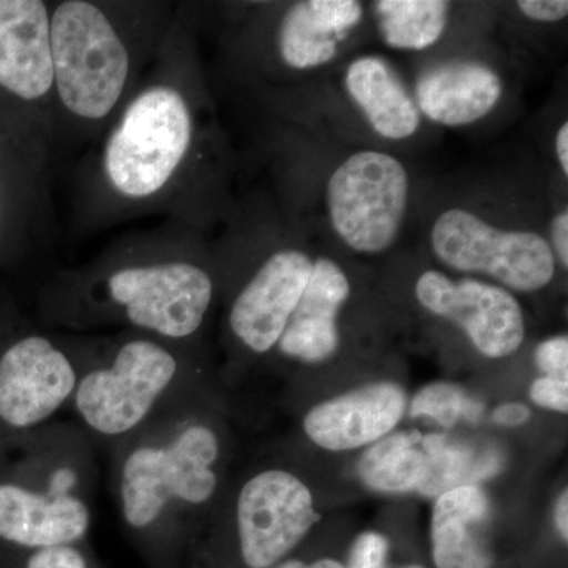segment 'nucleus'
Segmentation results:
<instances>
[{"mask_svg":"<svg viewBox=\"0 0 568 568\" xmlns=\"http://www.w3.org/2000/svg\"><path fill=\"white\" fill-rule=\"evenodd\" d=\"M196 28L178 14L155 62L70 181V234L145 216L211 234L233 212L234 156L220 125Z\"/></svg>","mask_w":568,"mask_h":568,"instance_id":"nucleus-1","label":"nucleus"},{"mask_svg":"<svg viewBox=\"0 0 568 568\" xmlns=\"http://www.w3.org/2000/svg\"><path fill=\"white\" fill-rule=\"evenodd\" d=\"M219 301L209 235L163 220L115 235L85 263L52 272L37 291L33 317L70 334L112 328L201 343Z\"/></svg>","mask_w":568,"mask_h":568,"instance_id":"nucleus-2","label":"nucleus"},{"mask_svg":"<svg viewBox=\"0 0 568 568\" xmlns=\"http://www.w3.org/2000/svg\"><path fill=\"white\" fill-rule=\"evenodd\" d=\"M211 395L182 405L110 452L119 518L148 568H181L222 503L227 439Z\"/></svg>","mask_w":568,"mask_h":568,"instance_id":"nucleus-3","label":"nucleus"},{"mask_svg":"<svg viewBox=\"0 0 568 568\" xmlns=\"http://www.w3.org/2000/svg\"><path fill=\"white\" fill-rule=\"evenodd\" d=\"M54 156L89 148L129 102L178 14L168 0H50Z\"/></svg>","mask_w":568,"mask_h":568,"instance_id":"nucleus-4","label":"nucleus"},{"mask_svg":"<svg viewBox=\"0 0 568 568\" xmlns=\"http://www.w3.org/2000/svg\"><path fill=\"white\" fill-rule=\"evenodd\" d=\"M201 343L142 332L88 334V355L69 406L95 448L111 452L155 418L209 394Z\"/></svg>","mask_w":568,"mask_h":568,"instance_id":"nucleus-5","label":"nucleus"},{"mask_svg":"<svg viewBox=\"0 0 568 568\" xmlns=\"http://www.w3.org/2000/svg\"><path fill=\"white\" fill-rule=\"evenodd\" d=\"M97 484V448L74 422L0 448V555L89 541Z\"/></svg>","mask_w":568,"mask_h":568,"instance_id":"nucleus-6","label":"nucleus"},{"mask_svg":"<svg viewBox=\"0 0 568 568\" xmlns=\"http://www.w3.org/2000/svg\"><path fill=\"white\" fill-rule=\"evenodd\" d=\"M213 242L224 336L242 358L274 354L313 271V256L272 201H235Z\"/></svg>","mask_w":568,"mask_h":568,"instance_id":"nucleus-7","label":"nucleus"},{"mask_svg":"<svg viewBox=\"0 0 568 568\" xmlns=\"http://www.w3.org/2000/svg\"><path fill=\"white\" fill-rule=\"evenodd\" d=\"M216 10L224 73L260 104L334 63L366 20L358 0L219 3Z\"/></svg>","mask_w":568,"mask_h":568,"instance_id":"nucleus-8","label":"nucleus"},{"mask_svg":"<svg viewBox=\"0 0 568 568\" xmlns=\"http://www.w3.org/2000/svg\"><path fill=\"white\" fill-rule=\"evenodd\" d=\"M88 334L52 331L0 286V448L69 410Z\"/></svg>","mask_w":568,"mask_h":568,"instance_id":"nucleus-9","label":"nucleus"},{"mask_svg":"<svg viewBox=\"0 0 568 568\" xmlns=\"http://www.w3.org/2000/svg\"><path fill=\"white\" fill-rule=\"evenodd\" d=\"M50 0H0V130L51 182L54 70Z\"/></svg>","mask_w":568,"mask_h":568,"instance_id":"nucleus-10","label":"nucleus"},{"mask_svg":"<svg viewBox=\"0 0 568 568\" xmlns=\"http://www.w3.org/2000/svg\"><path fill=\"white\" fill-rule=\"evenodd\" d=\"M410 201L405 163L379 149L346 155L325 182V213L339 244L361 256H379L398 241Z\"/></svg>","mask_w":568,"mask_h":568,"instance_id":"nucleus-11","label":"nucleus"},{"mask_svg":"<svg viewBox=\"0 0 568 568\" xmlns=\"http://www.w3.org/2000/svg\"><path fill=\"white\" fill-rule=\"evenodd\" d=\"M428 245L448 271L487 280L510 293L545 290L558 271L544 234L497 226L466 207L440 212L429 227Z\"/></svg>","mask_w":568,"mask_h":568,"instance_id":"nucleus-12","label":"nucleus"},{"mask_svg":"<svg viewBox=\"0 0 568 568\" xmlns=\"http://www.w3.org/2000/svg\"><path fill=\"white\" fill-rule=\"evenodd\" d=\"M414 291L422 308L462 328L485 357H510L525 342L521 304L514 293L495 283L428 268L418 275Z\"/></svg>","mask_w":568,"mask_h":568,"instance_id":"nucleus-13","label":"nucleus"},{"mask_svg":"<svg viewBox=\"0 0 568 568\" xmlns=\"http://www.w3.org/2000/svg\"><path fill=\"white\" fill-rule=\"evenodd\" d=\"M406 409L405 388L377 381L313 406L302 426L306 437L324 450H357L390 435Z\"/></svg>","mask_w":568,"mask_h":568,"instance_id":"nucleus-14","label":"nucleus"},{"mask_svg":"<svg viewBox=\"0 0 568 568\" xmlns=\"http://www.w3.org/2000/svg\"><path fill=\"white\" fill-rule=\"evenodd\" d=\"M410 91L422 119L446 129H465L499 106L506 81L481 59L454 58L418 71Z\"/></svg>","mask_w":568,"mask_h":568,"instance_id":"nucleus-15","label":"nucleus"},{"mask_svg":"<svg viewBox=\"0 0 568 568\" xmlns=\"http://www.w3.org/2000/svg\"><path fill=\"white\" fill-rule=\"evenodd\" d=\"M351 295L345 268L328 256H315L301 301L274 353L301 364H323L339 347L338 317Z\"/></svg>","mask_w":568,"mask_h":568,"instance_id":"nucleus-16","label":"nucleus"},{"mask_svg":"<svg viewBox=\"0 0 568 568\" xmlns=\"http://www.w3.org/2000/svg\"><path fill=\"white\" fill-rule=\"evenodd\" d=\"M51 215V182L0 130V271L26 260L44 234Z\"/></svg>","mask_w":568,"mask_h":568,"instance_id":"nucleus-17","label":"nucleus"},{"mask_svg":"<svg viewBox=\"0 0 568 568\" xmlns=\"http://www.w3.org/2000/svg\"><path fill=\"white\" fill-rule=\"evenodd\" d=\"M342 88L347 102L381 140L406 142L420 132L424 119L413 91L383 55L361 54L347 62Z\"/></svg>","mask_w":568,"mask_h":568,"instance_id":"nucleus-18","label":"nucleus"},{"mask_svg":"<svg viewBox=\"0 0 568 568\" xmlns=\"http://www.w3.org/2000/svg\"><path fill=\"white\" fill-rule=\"evenodd\" d=\"M491 503L477 485L436 497L432 514V556L436 568H493L489 540Z\"/></svg>","mask_w":568,"mask_h":568,"instance_id":"nucleus-19","label":"nucleus"},{"mask_svg":"<svg viewBox=\"0 0 568 568\" xmlns=\"http://www.w3.org/2000/svg\"><path fill=\"white\" fill-rule=\"evenodd\" d=\"M429 457L424 433L398 432L372 444L358 458L362 484L383 495L420 493L428 476Z\"/></svg>","mask_w":568,"mask_h":568,"instance_id":"nucleus-20","label":"nucleus"},{"mask_svg":"<svg viewBox=\"0 0 568 568\" xmlns=\"http://www.w3.org/2000/svg\"><path fill=\"white\" fill-rule=\"evenodd\" d=\"M454 6L444 0H379L372 3L373 21L387 48L425 52L447 33Z\"/></svg>","mask_w":568,"mask_h":568,"instance_id":"nucleus-21","label":"nucleus"},{"mask_svg":"<svg viewBox=\"0 0 568 568\" xmlns=\"http://www.w3.org/2000/svg\"><path fill=\"white\" fill-rule=\"evenodd\" d=\"M481 409V403L452 383L429 384L410 399V416L429 417L443 426H454L462 417L477 420Z\"/></svg>","mask_w":568,"mask_h":568,"instance_id":"nucleus-22","label":"nucleus"},{"mask_svg":"<svg viewBox=\"0 0 568 568\" xmlns=\"http://www.w3.org/2000/svg\"><path fill=\"white\" fill-rule=\"evenodd\" d=\"M0 568H103L91 544L39 549L20 555H0Z\"/></svg>","mask_w":568,"mask_h":568,"instance_id":"nucleus-23","label":"nucleus"},{"mask_svg":"<svg viewBox=\"0 0 568 568\" xmlns=\"http://www.w3.org/2000/svg\"><path fill=\"white\" fill-rule=\"evenodd\" d=\"M388 538L376 530L358 534L347 552L345 568H388Z\"/></svg>","mask_w":568,"mask_h":568,"instance_id":"nucleus-24","label":"nucleus"},{"mask_svg":"<svg viewBox=\"0 0 568 568\" xmlns=\"http://www.w3.org/2000/svg\"><path fill=\"white\" fill-rule=\"evenodd\" d=\"M536 365L544 376L568 381V338L567 335L549 336L536 347Z\"/></svg>","mask_w":568,"mask_h":568,"instance_id":"nucleus-25","label":"nucleus"},{"mask_svg":"<svg viewBox=\"0 0 568 568\" xmlns=\"http://www.w3.org/2000/svg\"><path fill=\"white\" fill-rule=\"evenodd\" d=\"M529 396L544 409L566 414L568 410V381L540 376L530 384Z\"/></svg>","mask_w":568,"mask_h":568,"instance_id":"nucleus-26","label":"nucleus"},{"mask_svg":"<svg viewBox=\"0 0 568 568\" xmlns=\"http://www.w3.org/2000/svg\"><path fill=\"white\" fill-rule=\"evenodd\" d=\"M515 7L526 20L544 24L564 21L568 14L567 0H519Z\"/></svg>","mask_w":568,"mask_h":568,"instance_id":"nucleus-27","label":"nucleus"},{"mask_svg":"<svg viewBox=\"0 0 568 568\" xmlns=\"http://www.w3.org/2000/svg\"><path fill=\"white\" fill-rule=\"evenodd\" d=\"M552 256H555L556 267L560 271H568V211L567 207L560 209L552 215L548 224V234L545 235Z\"/></svg>","mask_w":568,"mask_h":568,"instance_id":"nucleus-28","label":"nucleus"},{"mask_svg":"<svg viewBox=\"0 0 568 568\" xmlns=\"http://www.w3.org/2000/svg\"><path fill=\"white\" fill-rule=\"evenodd\" d=\"M493 418L499 425L504 426H521L530 418V409L521 403H506L500 405L493 413Z\"/></svg>","mask_w":568,"mask_h":568,"instance_id":"nucleus-29","label":"nucleus"},{"mask_svg":"<svg viewBox=\"0 0 568 568\" xmlns=\"http://www.w3.org/2000/svg\"><path fill=\"white\" fill-rule=\"evenodd\" d=\"M272 568H345V564L334 558L304 559L297 556H290Z\"/></svg>","mask_w":568,"mask_h":568,"instance_id":"nucleus-30","label":"nucleus"},{"mask_svg":"<svg viewBox=\"0 0 568 568\" xmlns=\"http://www.w3.org/2000/svg\"><path fill=\"white\" fill-rule=\"evenodd\" d=\"M555 153L564 178H568V122H564L556 132Z\"/></svg>","mask_w":568,"mask_h":568,"instance_id":"nucleus-31","label":"nucleus"},{"mask_svg":"<svg viewBox=\"0 0 568 568\" xmlns=\"http://www.w3.org/2000/svg\"><path fill=\"white\" fill-rule=\"evenodd\" d=\"M555 523L558 529L559 537L564 541L568 540V491H562L558 497V503L555 506Z\"/></svg>","mask_w":568,"mask_h":568,"instance_id":"nucleus-32","label":"nucleus"},{"mask_svg":"<svg viewBox=\"0 0 568 568\" xmlns=\"http://www.w3.org/2000/svg\"><path fill=\"white\" fill-rule=\"evenodd\" d=\"M403 568H425V567H422V566H407V567H403Z\"/></svg>","mask_w":568,"mask_h":568,"instance_id":"nucleus-33","label":"nucleus"}]
</instances>
